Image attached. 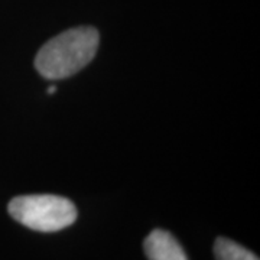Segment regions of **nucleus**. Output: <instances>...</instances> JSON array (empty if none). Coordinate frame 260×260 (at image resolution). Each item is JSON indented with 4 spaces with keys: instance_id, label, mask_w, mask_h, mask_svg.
<instances>
[{
    "instance_id": "20e7f679",
    "label": "nucleus",
    "mask_w": 260,
    "mask_h": 260,
    "mask_svg": "<svg viewBox=\"0 0 260 260\" xmlns=\"http://www.w3.org/2000/svg\"><path fill=\"white\" fill-rule=\"evenodd\" d=\"M215 260H259V257L236 242L225 237H218L214 243Z\"/></svg>"
},
{
    "instance_id": "7ed1b4c3",
    "label": "nucleus",
    "mask_w": 260,
    "mask_h": 260,
    "mask_svg": "<svg viewBox=\"0 0 260 260\" xmlns=\"http://www.w3.org/2000/svg\"><path fill=\"white\" fill-rule=\"evenodd\" d=\"M143 249L148 260H188L178 240L165 230H153L145 239Z\"/></svg>"
},
{
    "instance_id": "f03ea898",
    "label": "nucleus",
    "mask_w": 260,
    "mask_h": 260,
    "mask_svg": "<svg viewBox=\"0 0 260 260\" xmlns=\"http://www.w3.org/2000/svg\"><path fill=\"white\" fill-rule=\"evenodd\" d=\"M9 214L18 223L41 233L59 232L77 220L75 205L58 195H22L9 203Z\"/></svg>"
},
{
    "instance_id": "f257e3e1",
    "label": "nucleus",
    "mask_w": 260,
    "mask_h": 260,
    "mask_svg": "<svg viewBox=\"0 0 260 260\" xmlns=\"http://www.w3.org/2000/svg\"><path fill=\"white\" fill-rule=\"evenodd\" d=\"M100 42L97 29L78 26L48 41L35 58L38 73L48 80H61L81 71L93 61Z\"/></svg>"
},
{
    "instance_id": "39448f33",
    "label": "nucleus",
    "mask_w": 260,
    "mask_h": 260,
    "mask_svg": "<svg viewBox=\"0 0 260 260\" xmlns=\"http://www.w3.org/2000/svg\"><path fill=\"white\" fill-rule=\"evenodd\" d=\"M55 90H56L55 87H49V90H48V93L52 94V93H54V91H55Z\"/></svg>"
}]
</instances>
